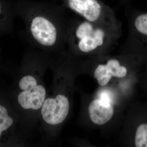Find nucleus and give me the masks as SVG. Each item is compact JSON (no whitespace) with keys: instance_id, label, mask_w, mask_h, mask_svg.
<instances>
[{"instance_id":"1","label":"nucleus","mask_w":147,"mask_h":147,"mask_svg":"<svg viewBox=\"0 0 147 147\" xmlns=\"http://www.w3.org/2000/svg\"><path fill=\"white\" fill-rule=\"evenodd\" d=\"M15 13L23 19L29 42L44 53H56L63 47L68 30L60 9L51 5L21 3Z\"/></svg>"},{"instance_id":"2","label":"nucleus","mask_w":147,"mask_h":147,"mask_svg":"<svg viewBox=\"0 0 147 147\" xmlns=\"http://www.w3.org/2000/svg\"><path fill=\"white\" fill-rule=\"evenodd\" d=\"M96 24L85 20L69 29L66 40L70 47L88 53L102 47L107 41L108 34L105 29Z\"/></svg>"},{"instance_id":"3","label":"nucleus","mask_w":147,"mask_h":147,"mask_svg":"<svg viewBox=\"0 0 147 147\" xmlns=\"http://www.w3.org/2000/svg\"><path fill=\"white\" fill-rule=\"evenodd\" d=\"M36 71H28L23 74L19 83L20 92L17 96L18 104L27 110H40L47 93Z\"/></svg>"},{"instance_id":"4","label":"nucleus","mask_w":147,"mask_h":147,"mask_svg":"<svg viewBox=\"0 0 147 147\" xmlns=\"http://www.w3.org/2000/svg\"><path fill=\"white\" fill-rule=\"evenodd\" d=\"M69 102L66 96L55 91L46 96L40 109L43 121L50 126H57L62 123L68 116Z\"/></svg>"},{"instance_id":"5","label":"nucleus","mask_w":147,"mask_h":147,"mask_svg":"<svg viewBox=\"0 0 147 147\" xmlns=\"http://www.w3.org/2000/svg\"><path fill=\"white\" fill-rule=\"evenodd\" d=\"M65 5L86 21L97 24L108 12V7L100 0H63Z\"/></svg>"},{"instance_id":"6","label":"nucleus","mask_w":147,"mask_h":147,"mask_svg":"<svg viewBox=\"0 0 147 147\" xmlns=\"http://www.w3.org/2000/svg\"><path fill=\"white\" fill-rule=\"evenodd\" d=\"M88 112L90 119L94 123L103 125L112 119L114 111L111 104L100 99H95L90 103Z\"/></svg>"},{"instance_id":"7","label":"nucleus","mask_w":147,"mask_h":147,"mask_svg":"<svg viewBox=\"0 0 147 147\" xmlns=\"http://www.w3.org/2000/svg\"><path fill=\"white\" fill-rule=\"evenodd\" d=\"M13 14L15 9L11 10L7 4L0 0V32L10 30L12 28Z\"/></svg>"},{"instance_id":"8","label":"nucleus","mask_w":147,"mask_h":147,"mask_svg":"<svg viewBox=\"0 0 147 147\" xmlns=\"http://www.w3.org/2000/svg\"><path fill=\"white\" fill-rule=\"evenodd\" d=\"M106 73L111 78H123L126 76L127 70L125 67L121 65L119 62L115 59H111L103 64Z\"/></svg>"},{"instance_id":"9","label":"nucleus","mask_w":147,"mask_h":147,"mask_svg":"<svg viewBox=\"0 0 147 147\" xmlns=\"http://www.w3.org/2000/svg\"><path fill=\"white\" fill-rule=\"evenodd\" d=\"M13 123V119L9 115L7 109L0 105V138L3 132L7 130Z\"/></svg>"},{"instance_id":"10","label":"nucleus","mask_w":147,"mask_h":147,"mask_svg":"<svg viewBox=\"0 0 147 147\" xmlns=\"http://www.w3.org/2000/svg\"><path fill=\"white\" fill-rule=\"evenodd\" d=\"M135 144L137 147H147V124H142L137 128Z\"/></svg>"},{"instance_id":"11","label":"nucleus","mask_w":147,"mask_h":147,"mask_svg":"<svg viewBox=\"0 0 147 147\" xmlns=\"http://www.w3.org/2000/svg\"><path fill=\"white\" fill-rule=\"evenodd\" d=\"M103 66V64L99 65L94 72L95 78L97 80L98 84L101 86H106L112 78L108 76Z\"/></svg>"},{"instance_id":"12","label":"nucleus","mask_w":147,"mask_h":147,"mask_svg":"<svg viewBox=\"0 0 147 147\" xmlns=\"http://www.w3.org/2000/svg\"><path fill=\"white\" fill-rule=\"evenodd\" d=\"M134 24L138 32L147 35V13L138 16L135 20Z\"/></svg>"}]
</instances>
